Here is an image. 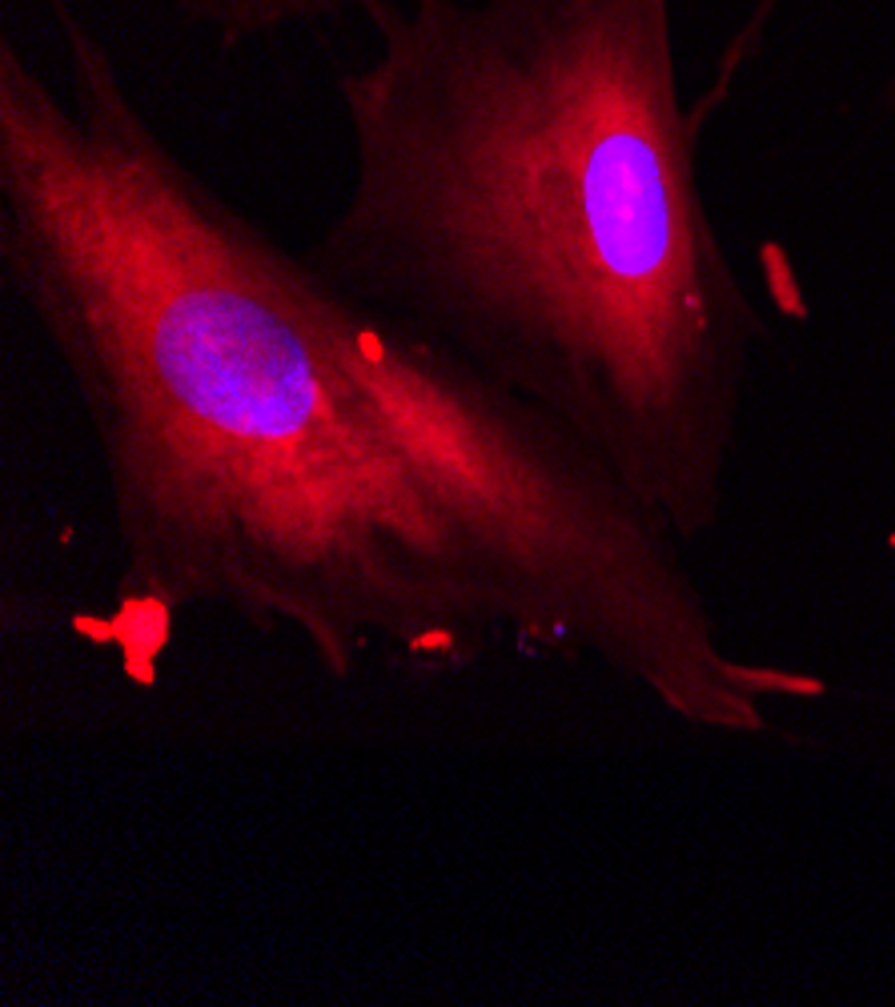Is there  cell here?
Masks as SVG:
<instances>
[{"mask_svg":"<svg viewBox=\"0 0 895 1007\" xmlns=\"http://www.w3.org/2000/svg\"><path fill=\"white\" fill-rule=\"evenodd\" d=\"M161 5L209 37L217 49H245L269 37H285L297 29H314L346 17H366L382 0H161Z\"/></svg>","mask_w":895,"mask_h":1007,"instance_id":"3957f363","label":"cell"},{"mask_svg":"<svg viewBox=\"0 0 895 1007\" xmlns=\"http://www.w3.org/2000/svg\"><path fill=\"white\" fill-rule=\"evenodd\" d=\"M49 13L61 81L0 41V273L93 434L129 606L293 634L330 679L518 646L719 735L827 691L739 658L599 454L273 241Z\"/></svg>","mask_w":895,"mask_h":1007,"instance_id":"6da1fadb","label":"cell"},{"mask_svg":"<svg viewBox=\"0 0 895 1007\" xmlns=\"http://www.w3.org/2000/svg\"><path fill=\"white\" fill-rule=\"evenodd\" d=\"M362 21L374 49L338 73L350 185L306 261L707 538L763 317L703 197L675 0H382Z\"/></svg>","mask_w":895,"mask_h":1007,"instance_id":"7a4b0ae2","label":"cell"},{"mask_svg":"<svg viewBox=\"0 0 895 1007\" xmlns=\"http://www.w3.org/2000/svg\"><path fill=\"white\" fill-rule=\"evenodd\" d=\"M879 109L895 113V65L887 69V77H883V85H879Z\"/></svg>","mask_w":895,"mask_h":1007,"instance_id":"5b68a950","label":"cell"},{"mask_svg":"<svg viewBox=\"0 0 895 1007\" xmlns=\"http://www.w3.org/2000/svg\"><path fill=\"white\" fill-rule=\"evenodd\" d=\"M791 5H795V0H747V13H751V21H759V25H775Z\"/></svg>","mask_w":895,"mask_h":1007,"instance_id":"277c9868","label":"cell"}]
</instances>
